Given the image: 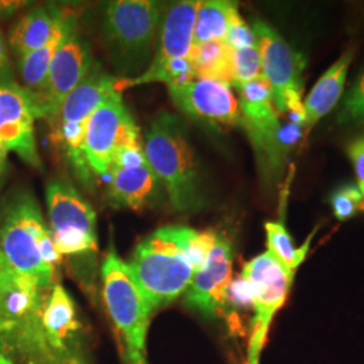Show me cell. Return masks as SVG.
I'll return each mask as SVG.
<instances>
[{
	"mask_svg": "<svg viewBox=\"0 0 364 364\" xmlns=\"http://www.w3.org/2000/svg\"><path fill=\"white\" fill-rule=\"evenodd\" d=\"M218 236L188 227H162L144 239L129 267L153 312L183 294L207 263Z\"/></svg>",
	"mask_w": 364,
	"mask_h": 364,
	"instance_id": "6da1fadb",
	"label": "cell"
},
{
	"mask_svg": "<svg viewBox=\"0 0 364 364\" xmlns=\"http://www.w3.org/2000/svg\"><path fill=\"white\" fill-rule=\"evenodd\" d=\"M46 291L10 266L0 247V353L25 364H69L54 351L42 323Z\"/></svg>",
	"mask_w": 364,
	"mask_h": 364,
	"instance_id": "7a4b0ae2",
	"label": "cell"
},
{
	"mask_svg": "<svg viewBox=\"0 0 364 364\" xmlns=\"http://www.w3.org/2000/svg\"><path fill=\"white\" fill-rule=\"evenodd\" d=\"M0 247L16 273L45 291L52 287L61 255L28 191L15 192L0 209Z\"/></svg>",
	"mask_w": 364,
	"mask_h": 364,
	"instance_id": "3957f363",
	"label": "cell"
},
{
	"mask_svg": "<svg viewBox=\"0 0 364 364\" xmlns=\"http://www.w3.org/2000/svg\"><path fill=\"white\" fill-rule=\"evenodd\" d=\"M144 150L174 210L192 212L204 207L195 153L178 117L169 112L158 114L146 132Z\"/></svg>",
	"mask_w": 364,
	"mask_h": 364,
	"instance_id": "277c9868",
	"label": "cell"
},
{
	"mask_svg": "<svg viewBox=\"0 0 364 364\" xmlns=\"http://www.w3.org/2000/svg\"><path fill=\"white\" fill-rule=\"evenodd\" d=\"M165 13L164 3L153 0L107 3L103 34L111 60L119 72L130 77L135 73L139 76L144 66L149 68L158 45Z\"/></svg>",
	"mask_w": 364,
	"mask_h": 364,
	"instance_id": "5b68a950",
	"label": "cell"
},
{
	"mask_svg": "<svg viewBox=\"0 0 364 364\" xmlns=\"http://www.w3.org/2000/svg\"><path fill=\"white\" fill-rule=\"evenodd\" d=\"M103 294L117 338L120 340L123 363L149 364L146 336L153 309L131 273L129 263L120 259L115 251L105 257L103 269Z\"/></svg>",
	"mask_w": 364,
	"mask_h": 364,
	"instance_id": "8992f818",
	"label": "cell"
},
{
	"mask_svg": "<svg viewBox=\"0 0 364 364\" xmlns=\"http://www.w3.org/2000/svg\"><path fill=\"white\" fill-rule=\"evenodd\" d=\"M117 80L105 73L99 64L92 65L90 73L60 107L52 126V141L60 146L72 164L80 181L90 185L92 170L84 156V138L92 114L112 96Z\"/></svg>",
	"mask_w": 364,
	"mask_h": 364,
	"instance_id": "52a82bcc",
	"label": "cell"
},
{
	"mask_svg": "<svg viewBox=\"0 0 364 364\" xmlns=\"http://www.w3.org/2000/svg\"><path fill=\"white\" fill-rule=\"evenodd\" d=\"M240 100V123L255 150L258 165L267 181L279 178L289 147L281 138V123L273 105V93L267 80L254 78L237 87Z\"/></svg>",
	"mask_w": 364,
	"mask_h": 364,
	"instance_id": "ba28073f",
	"label": "cell"
},
{
	"mask_svg": "<svg viewBox=\"0 0 364 364\" xmlns=\"http://www.w3.org/2000/svg\"><path fill=\"white\" fill-rule=\"evenodd\" d=\"M46 203L50 232L60 255L97 251L96 213L73 186L63 181L50 182Z\"/></svg>",
	"mask_w": 364,
	"mask_h": 364,
	"instance_id": "9c48e42d",
	"label": "cell"
},
{
	"mask_svg": "<svg viewBox=\"0 0 364 364\" xmlns=\"http://www.w3.org/2000/svg\"><path fill=\"white\" fill-rule=\"evenodd\" d=\"M243 277L251 287L255 311L254 332L250 346V364H258L274 314L285 304L294 272H290L270 251L250 260L243 267Z\"/></svg>",
	"mask_w": 364,
	"mask_h": 364,
	"instance_id": "30bf717a",
	"label": "cell"
},
{
	"mask_svg": "<svg viewBox=\"0 0 364 364\" xmlns=\"http://www.w3.org/2000/svg\"><path fill=\"white\" fill-rule=\"evenodd\" d=\"M92 65L90 46L78 34L77 26L73 27L54 54L43 87L38 93L30 95L37 119L50 122L66 97L87 77Z\"/></svg>",
	"mask_w": 364,
	"mask_h": 364,
	"instance_id": "8fae6325",
	"label": "cell"
},
{
	"mask_svg": "<svg viewBox=\"0 0 364 364\" xmlns=\"http://www.w3.org/2000/svg\"><path fill=\"white\" fill-rule=\"evenodd\" d=\"M122 93L115 92L90 117L84 138V156L90 169L107 176L114 154L131 134L138 131Z\"/></svg>",
	"mask_w": 364,
	"mask_h": 364,
	"instance_id": "7c38bea8",
	"label": "cell"
},
{
	"mask_svg": "<svg viewBox=\"0 0 364 364\" xmlns=\"http://www.w3.org/2000/svg\"><path fill=\"white\" fill-rule=\"evenodd\" d=\"M252 30L258 39L262 75L272 88L274 107L287 112V99L302 91L304 60L267 23L255 21Z\"/></svg>",
	"mask_w": 364,
	"mask_h": 364,
	"instance_id": "4fadbf2b",
	"label": "cell"
},
{
	"mask_svg": "<svg viewBox=\"0 0 364 364\" xmlns=\"http://www.w3.org/2000/svg\"><path fill=\"white\" fill-rule=\"evenodd\" d=\"M198 6L200 1L186 0L177 1L170 6L169 9H166L156 45V52L153 55L150 65L136 77L117 80L115 90L119 93L131 87L149 84L151 77L162 68L176 60L188 58L193 46L196 15Z\"/></svg>",
	"mask_w": 364,
	"mask_h": 364,
	"instance_id": "5bb4252c",
	"label": "cell"
},
{
	"mask_svg": "<svg viewBox=\"0 0 364 364\" xmlns=\"http://www.w3.org/2000/svg\"><path fill=\"white\" fill-rule=\"evenodd\" d=\"M37 119L26 88L14 81H0V141L36 169H42L34 136Z\"/></svg>",
	"mask_w": 364,
	"mask_h": 364,
	"instance_id": "9a60e30c",
	"label": "cell"
},
{
	"mask_svg": "<svg viewBox=\"0 0 364 364\" xmlns=\"http://www.w3.org/2000/svg\"><path fill=\"white\" fill-rule=\"evenodd\" d=\"M168 90L176 107L188 117L212 126L240 123L239 102L227 84L196 78L185 87Z\"/></svg>",
	"mask_w": 364,
	"mask_h": 364,
	"instance_id": "2e32d148",
	"label": "cell"
},
{
	"mask_svg": "<svg viewBox=\"0 0 364 364\" xmlns=\"http://www.w3.org/2000/svg\"><path fill=\"white\" fill-rule=\"evenodd\" d=\"M231 282L232 250L224 237L218 236L207 263L196 273L185 291V302L189 308L205 316H215L225 308Z\"/></svg>",
	"mask_w": 364,
	"mask_h": 364,
	"instance_id": "e0dca14e",
	"label": "cell"
},
{
	"mask_svg": "<svg viewBox=\"0 0 364 364\" xmlns=\"http://www.w3.org/2000/svg\"><path fill=\"white\" fill-rule=\"evenodd\" d=\"M42 323L53 350L69 364H85L80 352V329L76 306L64 287L55 285L48 294Z\"/></svg>",
	"mask_w": 364,
	"mask_h": 364,
	"instance_id": "ac0fdd59",
	"label": "cell"
},
{
	"mask_svg": "<svg viewBox=\"0 0 364 364\" xmlns=\"http://www.w3.org/2000/svg\"><path fill=\"white\" fill-rule=\"evenodd\" d=\"M107 176L109 177L108 195L115 207L142 209L159 200L162 183L149 164L136 168L111 166Z\"/></svg>",
	"mask_w": 364,
	"mask_h": 364,
	"instance_id": "d6986e66",
	"label": "cell"
},
{
	"mask_svg": "<svg viewBox=\"0 0 364 364\" xmlns=\"http://www.w3.org/2000/svg\"><path fill=\"white\" fill-rule=\"evenodd\" d=\"M63 11L53 4L38 6L27 11L10 31V46L21 58L42 49L52 37Z\"/></svg>",
	"mask_w": 364,
	"mask_h": 364,
	"instance_id": "ffe728a7",
	"label": "cell"
},
{
	"mask_svg": "<svg viewBox=\"0 0 364 364\" xmlns=\"http://www.w3.org/2000/svg\"><path fill=\"white\" fill-rule=\"evenodd\" d=\"M352 50L344 53L338 61L331 66L326 73L320 77L313 87L312 91L308 95L304 108L306 114L305 120V132L309 134L314 124L321 119L328 115L335 105H338L344 84L348 75V69L351 65Z\"/></svg>",
	"mask_w": 364,
	"mask_h": 364,
	"instance_id": "44dd1931",
	"label": "cell"
},
{
	"mask_svg": "<svg viewBox=\"0 0 364 364\" xmlns=\"http://www.w3.org/2000/svg\"><path fill=\"white\" fill-rule=\"evenodd\" d=\"M76 26V16L73 14L63 11L49 42L37 52L30 53L19 58V72L22 80L26 84V91L31 96L38 93L43 87L54 54L64 42L66 36L70 33V30Z\"/></svg>",
	"mask_w": 364,
	"mask_h": 364,
	"instance_id": "7402d4cb",
	"label": "cell"
},
{
	"mask_svg": "<svg viewBox=\"0 0 364 364\" xmlns=\"http://www.w3.org/2000/svg\"><path fill=\"white\" fill-rule=\"evenodd\" d=\"M188 58L198 80L218 81L234 85V49L224 41H209L193 45Z\"/></svg>",
	"mask_w": 364,
	"mask_h": 364,
	"instance_id": "603a6c76",
	"label": "cell"
},
{
	"mask_svg": "<svg viewBox=\"0 0 364 364\" xmlns=\"http://www.w3.org/2000/svg\"><path fill=\"white\" fill-rule=\"evenodd\" d=\"M235 9H237V6L234 1H200L196 15L193 45H201L209 41H224L228 22Z\"/></svg>",
	"mask_w": 364,
	"mask_h": 364,
	"instance_id": "cb8c5ba5",
	"label": "cell"
},
{
	"mask_svg": "<svg viewBox=\"0 0 364 364\" xmlns=\"http://www.w3.org/2000/svg\"><path fill=\"white\" fill-rule=\"evenodd\" d=\"M264 228H266V234H267L269 251L290 272H296V269L304 262L306 254H308L313 234L304 243L302 247L296 248L290 235L282 223L269 221L264 224Z\"/></svg>",
	"mask_w": 364,
	"mask_h": 364,
	"instance_id": "d4e9b609",
	"label": "cell"
},
{
	"mask_svg": "<svg viewBox=\"0 0 364 364\" xmlns=\"http://www.w3.org/2000/svg\"><path fill=\"white\" fill-rule=\"evenodd\" d=\"M262 76L259 46L234 50V85L237 88Z\"/></svg>",
	"mask_w": 364,
	"mask_h": 364,
	"instance_id": "484cf974",
	"label": "cell"
},
{
	"mask_svg": "<svg viewBox=\"0 0 364 364\" xmlns=\"http://www.w3.org/2000/svg\"><path fill=\"white\" fill-rule=\"evenodd\" d=\"M338 120L341 124L364 122V70L344 97L338 109Z\"/></svg>",
	"mask_w": 364,
	"mask_h": 364,
	"instance_id": "4316f807",
	"label": "cell"
},
{
	"mask_svg": "<svg viewBox=\"0 0 364 364\" xmlns=\"http://www.w3.org/2000/svg\"><path fill=\"white\" fill-rule=\"evenodd\" d=\"M196 72L189 58L176 60L156 73L150 82H165L168 88H181L196 80Z\"/></svg>",
	"mask_w": 364,
	"mask_h": 364,
	"instance_id": "83f0119b",
	"label": "cell"
},
{
	"mask_svg": "<svg viewBox=\"0 0 364 364\" xmlns=\"http://www.w3.org/2000/svg\"><path fill=\"white\" fill-rule=\"evenodd\" d=\"M224 42L234 50L258 46V39H257L252 27L248 26L247 23L245 22V19L237 11V9H235L234 13L231 14Z\"/></svg>",
	"mask_w": 364,
	"mask_h": 364,
	"instance_id": "f1b7e54d",
	"label": "cell"
},
{
	"mask_svg": "<svg viewBox=\"0 0 364 364\" xmlns=\"http://www.w3.org/2000/svg\"><path fill=\"white\" fill-rule=\"evenodd\" d=\"M364 197L358 186H344L332 196V207L338 220H347L363 203Z\"/></svg>",
	"mask_w": 364,
	"mask_h": 364,
	"instance_id": "f546056e",
	"label": "cell"
},
{
	"mask_svg": "<svg viewBox=\"0 0 364 364\" xmlns=\"http://www.w3.org/2000/svg\"><path fill=\"white\" fill-rule=\"evenodd\" d=\"M347 153L351 159L358 178V188L364 197V134L348 146Z\"/></svg>",
	"mask_w": 364,
	"mask_h": 364,
	"instance_id": "4dcf8cb0",
	"label": "cell"
},
{
	"mask_svg": "<svg viewBox=\"0 0 364 364\" xmlns=\"http://www.w3.org/2000/svg\"><path fill=\"white\" fill-rule=\"evenodd\" d=\"M0 81H3V82L13 81L11 60H10V55H9L6 41H4L1 34H0Z\"/></svg>",
	"mask_w": 364,
	"mask_h": 364,
	"instance_id": "1f68e13d",
	"label": "cell"
},
{
	"mask_svg": "<svg viewBox=\"0 0 364 364\" xmlns=\"http://www.w3.org/2000/svg\"><path fill=\"white\" fill-rule=\"evenodd\" d=\"M26 1H4L0 0V21L10 18L11 15L26 6Z\"/></svg>",
	"mask_w": 364,
	"mask_h": 364,
	"instance_id": "d6a6232c",
	"label": "cell"
},
{
	"mask_svg": "<svg viewBox=\"0 0 364 364\" xmlns=\"http://www.w3.org/2000/svg\"><path fill=\"white\" fill-rule=\"evenodd\" d=\"M9 166V149L0 141V180Z\"/></svg>",
	"mask_w": 364,
	"mask_h": 364,
	"instance_id": "836d02e7",
	"label": "cell"
},
{
	"mask_svg": "<svg viewBox=\"0 0 364 364\" xmlns=\"http://www.w3.org/2000/svg\"><path fill=\"white\" fill-rule=\"evenodd\" d=\"M0 364H15V363H14L13 359H10V358H7V356H4V355H1V353H0Z\"/></svg>",
	"mask_w": 364,
	"mask_h": 364,
	"instance_id": "e575fe53",
	"label": "cell"
},
{
	"mask_svg": "<svg viewBox=\"0 0 364 364\" xmlns=\"http://www.w3.org/2000/svg\"><path fill=\"white\" fill-rule=\"evenodd\" d=\"M0 183H1V180H0Z\"/></svg>",
	"mask_w": 364,
	"mask_h": 364,
	"instance_id": "d590c367",
	"label": "cell"
},
{
	"mask_svg": "<svg viewBox=\"0 0 364 364\" xmlns=\"http://www.w3.org/2000/svg\"><path fill=\"white\" fill-rule=\"evenodd\" d=\"M363 209H364V207H363Z\"/></svg>",
	"mask_w": 364,
	"mask_h": 364,
	"instance_id": "8d00e7d4",
	"label": "cell"
}]
</instances>
